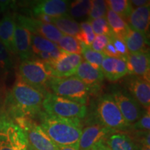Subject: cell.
Here are the masks:
<instances>
[{"instance_id": "6da1fadb", "label": "cell", "mask_w": 150, "mask_h": 150, "mask_svg": "<svg viewBox=\"0 0 150 150\" xmlns=\"http://www.w3.org/2000/svg\"><path fill=\"white\" fill-rule=\"evenodd\" d=\"M38 116L41 128L55 145L78 147L82 132L80 120L50 115L44 110Z\"/></svg>"}, {"instance_id": "7a4b0ae2", "label": "cell", "mask_w": 150, "mask_h": 150, "mask_svg": "<svg viewBox=\"0 0 150 150\" xmlns=\"http://www.w3.org/2000/svg\"><path fill=\"white\" fill-rule=\"evenodd\" d=\"M44 97V94L28 85L18 76L8 98L11 115L15 119L38 115L42 111Z\"/></svg>"}, {"instance_id": "3957f363", "label": "cell", "mask_w": 150, "mask_h": 150, "mask_svg": "<svg viewBox=\"0 0 150 150\" xmlns=\"http://www.w3.org/2000/svg\"><path fill=\"white\" fill-rule=\"evenodd\" d=\"M48 87L53 94L73 102L86 105L91 90L75 76L65 78L52 76L48 83Z\"/></svg>"}, {"instance_id": "277c9868", "label": "cell", "mask_w": 150, "mask_h": 150, "mask_svg": "<svg viewBox=\"0 0 150 150\" xmlns=\"http://www.w3.org/2000/svg\"><path fill=\"white\" fill-rule=\"evenodd\" d=\"M44 111L50 115L68 119H83L87 113L86 105L47 93L42 102Z\"/></svg>"}, {"instance_id": "5b68a950", "label": "cell", "mask_w": 150, "mask_h": 150, "mask_svg": "<svg viewBox=\"0 0 150 150\" xmlns=\"http://www.w3.org/2000/svg\"><path fill=\"white\" fill-rule=\"evenodd\" d=\"M97 122L112 131H126L131 127L122 115L120 110L110 94L104 95L98 99L96 107Z\"/></svg>"}, {"instance_id": "8992f818", "label": "cell", "mask_w": 150, "mask_h": 150, "mask_svg": "<svg viewBox=\"0 0 150 150\" xmlns=\"http://www.w3.org/2000/svg\"><path fill=\"white\" fill-rule=\"evenodd\" d=\"M19 77L45 95L50 78L52 77L44 62L38 59H28L22 61L19 66Z\"/></svg>"}, {"instance_id": "52a82bcc", "label": "cell", "mask_w": 150, "mask_h": 150, "mask_svg": "<svg viewBox=\"0 0 150 150\" xmlns=\"http://www.w3.org/2000/svg\"><path fill=\"white\" fill-rule=\"evenodd\" d=\"M26 134L8 116H0V150H27Z\"/></svg>"}, {"instance_id": "ba28073f", "label": "cell", "mask_w": 150, "mask_h": 150, "mask_svg": "<svg viewBox=\"0 0 150 150\" xmlns=\"http://www.w3.org/2000/svg\"><path fill=\"white\" fill-rule=\"evenodd\" d=\"M16 123L24 131L28 143L35 150H58L55 145L49 138L40 125L35 123L31 118L18 117L15 119Z\"/></svg>"}, {"instance_id": "9c48e42d", "label": "cell", "mask_w": 150, "mask_h": 150, "mask_svg": "<svg viewBox=\"0 0 150 150\" xmlns=\"http://www.w3.org/2000/svg\"><path fill=\"white\" fill-rule=\"evenodd\" d=\"M17 22L31 34L45 38L56 45L63 36V33L54 24L45 23L33 18L20 15L17 17Z\"/></svg>"}, {"instance_id": "30bf717a", "label": "cell", "mask_w": 150, "mask_h": 150, "mask_svg": "<svg viewBox=\"0 0 150 150\" xmlns=\"http://www.w3.org/2000/svg\"><path fill=\"white\" fill-rule=\"evenodd\" d=\"M110 95L129 125L135 123L141 117L142 111L140 105L128 92L123 90H114Z\"/></svg>"}, {"instance_id": "8fae6325", "label": "cell", "mask_w": 150, "mask_h": 150, "mask_svg": "<svg viewBox=\"0 0 150 150\" xmlns=\"http://www.w3.org/2000/svg\"><path fill=\"white\" fill-rule=\"evenodd\" d=\"M82 61L83 57L81 55L65 52V54L56 61L45 63L51 76L65 78L74 76L76 69Z\"/></svg>"}, {"instance_id": "7c38bea8", "label": "cell", "mask_w": 150, "mask_h": 150, "mask_svg": "<svg viewBox=\"0 0 150 150\" xmlns=\"http://www.w3.org/2000/svg\"><path fill=\"white\" fill-rule=\"evenodd\" d=\"M113 133H115V131L99 122L87 126L82 129L79 140V149L91 150L92 148L98 142L105 140Z\"/></svg>"}, {"instance_id": "4fadbf2b", "label": "cell", "mask_w": 150, "mask_h": 150, "mask_svg": "<svg viewBox=\"0 0 150 150\" xmlns=\"http://www.w3.org/2000/svg\"><path fill=\"white\" fill-rule=\"evenodd\" d=\"M129 94L142 106L148 110L150 106L149 81L140 76L131 75L127 81Z\"/></svg>"}, {"instance_id": "5bb4252c", "label": "cell", "mask_w": 150, "mask_h": 150, "mask_svg": "<svg viewBox=\"0 0 150 150\" xmlns=\"http://www.w3.org/2000/svg\"><path fill=\"white\" fill-rule=\"evenodd\" d=\"M128 74L149 81L150 56L149 51L129 54L127 56Z\"/></svg>"}, {"instance_id": "9a60e30c", "label": "cell", "mask_w": 150, "mask_h": 150, "mask_svg": "<svg viewBox=\"0 0 150 150\" xmlns=\"http://www.w3.org/2000/svg\"><path fill=\"white\" fill-rule=\"evenodd\" d=\"M69 3L65 0H44L36 1L32 8L34 18L38 16H47L58 18L68 12Z\"/></svg>"}, {"instance_id": "2e32d148", "label": "cell", "mask_w": 150, "mask_h": 150, "mask_svg": "<svg viewBox=\"0 0 150 150\" xmlns=\"http://www.w3.org/2000/svg\"><path fill=\"white\" fill-rule=\"evenodd\" d=\"M127 57L106 56L101 65L103 75L110 81H116L128 74Z\"/></svg>"}, {"instance_id": "e0dca14e", "label": "cell", "mask_w": 150, "mask_h": 150, "mask_svg": "<svg viewBox=\"0 0 150 150\" xmlns=\"http://www.w3.org/2000/svg\"><path fill=\"white\" fill-rule=\"evenodd\" d=\"M14 45L16 53L22 61L33 59L31 52V33L27 29L16 23L14 33Z\"/></svg>"}, {"instance_id": "ac0fdd59", "label": "cell", "mask_w": 150, "mask_h": 150, "mask_svg": "<svg viewBox=\"0 0 150 150\" xmlns=\"http://www.w3.org/2000/svg\"><path fill=\"white\" fill-rule=\"evenodd\" d=\"M74 76L85 83L91 91L93 88H97L104 78L101 70L94 68L85 60L79 65Z\"/></svg>"}, {"instance_id": "d6986e66", "label": "cell", "mask_w": 150, "mask_h": 150, "mask_svg": "<svg viewBox=\"0 0 150 150\" xmlns=\"http://www.w3.org/2000/svg\"><path fill=\"white\" fill-rule=\"evenodd\" d=\"M127 21L131 29L139 31L147 36L150 22L149 5L133 8Z\"/></svg>"}, {"instance_id": "ffe728a7", "label": "cell", "mask_w": 150, "mask_h": 150, "mask_svg": "<svg viewBox=\"0 0 150 150\" xmlns=\"http://www.w3.org/2000/svg\"><path fill=\"white\" fill-rule=\"evenodd\" d=\"M16 20L11 16H5L0 21V41L10 54H16L14 45V33Z\"/></svg>"}, {"instance_id": "44dd1931", "label": "cell", "mask_w": 150, "mask_h": 150, "mask_svg": "<svg viewBox=\"0 0 150 150\" xmlns=\"http://www.w3.org/2000/svg\"><path fill=\"white\" fill-rule=\"evenodd\" d=\"M123 40L126 44L129 54L149 51V42L147 35L139 31L131 29L130 27Z\"/></svg>"}, {"instance_id": "7402d4cb", "label": "cell", "mask_w": 150, "mask_h": 150, "mask_svg": "<svg viewBox=\"0 0 150 150\" xmlns=\"http://www.w3.org/2000/svg\"><path fill=\"white\" fill-rule=\"evenodd\" d=\"M110 150H139V147L129 135L115 132L105 140Z\"/></svg>"}, {"instance_id": "603a6c76", "label": "cell", "mask_w": 150, "mask_h": 150, "mask_svg": "<svg viewBox=\"0 0 150 150\" xmlns=\"http://www.w3.org/2000/svg\"><path fill=\"white\" fill-rule=\"evenodd\" d=\"M51 24H54L63 35L76 37L79 32V24L67 14L58 18H52Z\"/></svg>"}, {"instance_id": "cb8c5ba5", "label": "cell", "mask_w": 150, "mask_h": 150, "mask_svg": "<svg viewBox=\"0 0 150 150\" xmlns=\"http://www.w3.org/2000/svg\"><path fill=\"white\" fill-rule=\"evenodd\" d=\"M106 19L111 29L112 35L124 39L129 29L127 22L108 8L106 12Z\"/></svg>"}, {"instance_id": "d4e9b609", "label": "cell", "mask_w": 150, "mask_h": 150, "mask_svg": "<svg viewBox=\"0 0 150 150\" xmlns=\"http://www.w3.org/2000/svg\"><path fill=\"white\" fill-rule=\"evenodd\" d=\"M58 47V45L52 41L39 36L31 34V52L33 56L40 52H52Z\"/></svg>"}, {"instance_id": "484cf974", "label": "cell", "mask_w": 150, "mask_h": 150, "mask_svg": "<svg viewBox=\"0 0 150 150\" xmlns=\"http://www.w3.org/2000/svg\"><path fill=\"white\" fill-rule=\"evenodd\" d=\"M57 45L67 53L81 55L83 51V44L76 37L71 35H63Z\"/></svg>"}, {"instance_id": "4316f807", "label": "cell", "mask_w": 150, "mask_h": 150, "mask_svg": "<svg viewBox=\"0 0 150 150\" xmlns=\"http://www.w3.org/2000/svg\"><path fill=\"white\" fill-rule=\"evenodd\" d=\"M108 8L122 18L127 19L133 10L131 1L129 0H108L106 1Z\"/></svg>"}, {"instance_id": "83f0119b", "label": "cell", "mask_w": 150, "mask_h": 150, "mask_svg": "<svg viewBox=\"0 0 150 150\" xmlns=\"http://www.w3.org/2000/svg\"><path fill=\"white\" fill-rule=\"evenodd\" d=\"M92 1L90 0H77L69 5L68 11L71 18H80L89 14L91 8Z\"/></svg>"}, {"instance_id": "f1b7e54d", "label": "cell", "mask_w": 150, "mask_h": 150, "mask_svg": "<svg viewBox=\"0 0 150 150\" xmlns=\"http://www.w3.org/2000/svg\"><path fill=\"white\" fill-rule=\"evenodd\" d=\"M82 54L85 61L97 70H101V65L106 57L103 53L94 51L90 47L83 45Z\"/></svg>"}, {"instance_id": "f546056e", "label": "cell", "mask_w": 150, "mask_h": 150, "mask_svg": "<svg viewBox=\"0 0 150 150\" xmlns=\"http://www.w3.org/2000/svg\"><path fill=\"white\" fill-rule=\"evenodd\" d=\"M96 35L94 33L91 23L88 21L82 22L79 24V32L76 38L84 45L90 47Z\"/></svg>"}, {"instance_id": "4dcf8cb0", "label": "cell", "mask_w": 150, "mask_h": 150, "mask_svg": "<svg viewBox=\"0 0 150 150\" xmlns=\"http://www.w3.org/2000/svg\"><path fill=\"white\" fill-rule=\"evenodd\" d=\"M108 6L106 1L103 0H93L92 1L91 8L89 12L88 20L106 18Z\"/></svg>"}, {"instance_id": "1f68e13d", "label": "cell", "mask_w": 150, "mask_h": 150, "mask_svg": "<svg viewBox=\"0 0 150 150\" xmlns=\"http://www.w3.org/2000/svg\"><path fill=\"white\" fill-rule=\"evenodd\" d=\"M89 22L95 35H104L110 37L112 35L111 29L108 25L106 18L90 20Z\"/></svg>"}, {"instance_id": "d6a6232c", "label": "cell", "mask_w": 150, "mask_h": 150, "mask_svg": "<svg viewBox=\"0 0 150 150\" xmlns=\"http://www.w3.org/2000/svg\"><path fill=\"white\" fill-rule=\"evenodd\" d=\"M132 128L136 131H149L150 129V114L149 109L142 114L139 119L134 123Z\"/></svg>"}, {"instance_id": "836d02e7", "label": "cell", "mask_w": 150, "mask_h": 150, "mask_svg": "<svg viewBox=\"0 0 150 150\" xmlns=\"http://www.w3.org/2000/svg\"><path fill=\"white\" fill-rule=\"evenodd\" d=\"M12 66L11 55L6 47L0 41V70H6Z\"/></svg>"}, {"instance_id": "e575fe53", "label": "cell", "mask_w": 150, "mask_h": 150, "mask_svg": "<svg viewBox=\"0 0 150 150\" xmlns=\"http://www.w3.org/2000/svg\"><path fill=\"white\" fill-rule=\"evenodd\" d=\"M110 41L111 42L112 45L114 46V47L115 48L116 51L117 52L119 55L121 57L126 58L129 53L123 39L112 35L111 36H110Z\"/></svg>"}, {"instance_id": "d590c367", "label": "cell", "mask_w": 150, "mask_h": 150, "mask_svg": "<svg viewBox=\"0 0 150 150\" xmlns=\"http://www.w3.org/2000/svg\"><path fill=\"white\" fill-rule=\"evenodd\" d=\"M109 42L110 37L107 36V35H96L90 47L94 51L102 53L103 50H104V48L106 47V46L107 45V44Z\"/></svg>"}, {"instance_id": "8d00e7d4", "label": "cell", "mask_w": 150, "mask_h": 150, "mask_svg": "<svg viewBox=\"0 0 150 150\" xmlns=\"http://www.w3.org/2000/svg\"><path fill=\"white\" fill-rule=\"evenodd\" d=\"M102 53L104 54L106 56H108V57H121L119 55V54L117 53V52L116 51L115 48L114 47V46L112 45L111 42L108 43L107 45L106 46V47L104 48V50H103Z\"/></svg>"}, {"instance_id": "74e56055", "label": "cell", "mask_w": 150, "mask_h": 150, "mask_svg": "<svg viewBox=\"0 0 150 150\" xmlns=\"http://www.w3.org/2000/svg\"><path fill=\"white\" fill-rule=\"evenodd\" d=\"M130 1H131L132 7H134V6H136V8L149 5V2H150L149 0H148V1L147 0H131Z\"/></svg>"}, {"instance_id": "f35d334b", "label": "cell", "mask_w": 150, "mask_h": 150, "mask_svg": "<svg viewBox=\"0 0 150 150\" xmlns=\"http://www.w3.org/2000/svg\"><path fill=\"white\" fill-rule=\"evenodd\" d=\"M91 150H110L108 145H106L105 140L100 141L97 145H95L94 147L92 148Z\"/></svg>"}, {"instance_id": "ab89813d", "label": "cell", "mask_w": 150, "mask_h": 150, "mask_svg": "<svg viewBox=\"0 0 150 150\" xmlns=\"http://www.w3.org/2000/svg\"><path fill=\"white\" fill-rule=\"evenodd\" d=\"M58 150H79L76 146H58Z\"/></svg>"}, {"instance_id": "60d3db41", "label": "cell", "mask_w": 150, "mask_h": 150, "mask_svg": "<svg viewBox=\"0 0 150 150\" xmlns=\"http://www.w3.org/2000/svg\"><path fill=\"white\" fill-rule=\"evenodd\" d=\"M139 150H150V146L147 145H142L139 147Z\"/></svg>"}, {"instance_id": "b9f144b4", "label": "cell", "mask_w": 150, "mask_h": 150, "mask_svg": "<svg viewBox=\"0 0 150 150\" xmlns=\"http://www.w3.org/2000/svg\"><path fill=\"white\" fill-rule=\"evenodd\" d=\"M27 150H35L34 149H33L32 147H31V146H29V145H28V147H27Z\"/></svg>"}]
</instances>
